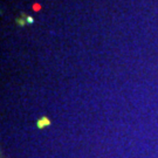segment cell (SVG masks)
Segmentation results:
<instances>
[{
  "instance_id": "6da1fadb",
  "label": "cell",
  "mask_w": 158,
  "mask_h": 158,
  "mask_svg": "<svg viewBox=\"0 0 158 158\" xmlns=\"http://www.w3.org/2000/svg\"><path fill=\"white\" fill-rule=\"evenodd\" d=\"M15 23H17L18 26H27V25H31V23H34V19L28 14H23V13L20 15V18H18L15 20Z\"/></svg>"
},
{
  "instance_id": "7a4b0ae2",
  "label": "cell",
  "mask_w": 158,
  "mask_h": 158,
  "mask_svg": "<svg viewBox=\"0 0 158 158\" xmlns=\"http://www.w3.org/2000/svg\"><path fill=\"white\" fill-rule=\"evenodd\" d=\"M49 124V121L48 118H46V117H42V118H40L38 121V127H39L40 129H42V128H45L46 125Z\"/></svg>"
}]
</instances>
